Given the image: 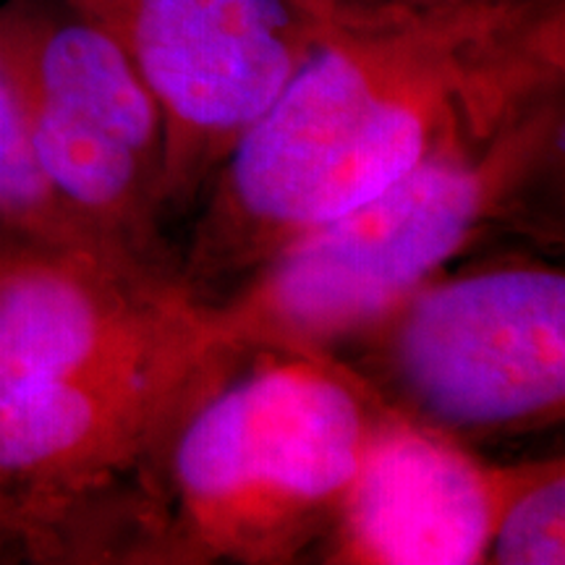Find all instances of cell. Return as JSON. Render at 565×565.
Listing matches in <instances>:
<instances>
[{"label":"cell","mask_w":565,"mask_h":565,"mask_svg":"<svg viewBox=\"0 0 565 565\" xmlns=\"http://www.w3.org/2000/svg\"><path fill=\"white\" fill-rule=\"evenodd\" d=\"M387 406L466 445L565 412V275L536 259L445 273L353 341Z\"/></svg>","instance_id":"cell-5"},{"label":"cell","mask_w":565,"mask_h":565,"mask_svg":"<svg viewBox=\"0 0 565 565\" xmlns=\"http://www.w3.org/2000/svg\"><path fill=\"white\" fill-rule=\"evenodd\" d=\"M565 92V0H445L335 32L223 162L179 280L221 301L416 168Z\"/></svg>","instance_id":"cell-2"},{"label":"cell","mask_w":565,"mask_h":565,"mask_svg":"<svg viewBox=\"0 0 565 565\" xmlns=\"http://www.w3.org/2000/svg\"><path fill=\"white\" fill-rule=\"evenodd\" d=\"M0 68L61 200L131 259L179 273L160 113L121 45L68 0H3Z\"/></svg>","instance_id":"cell-6"},{"label":"cell","mask_w":565,"mask_h":565,"mask_svg":"<svg viewBox=\"0 0 565 565\" xmlns=\"http://www.w3.org/2000/svg\"><path fill=\"white\" fill-rule=\"evenodd\" d=\"M121 45L162 121L166 221L200 207L223 162L324 32L291 0H68Z\"/></svg>","instance_id":"cell-7"},{"label":"cell","mask_w":565,"mask_h":565,"mask_svg":"<svg viewBox=\"0 0 565 565\" xmlns=\"http://www.w3.org/2000/svg\"><path fill=\"white\" fill-rule=\"evenodd\" d=\"M291 3L320 26L324 38L335 32L366 30L424 6L416 0H291Z\"/></svg>","instance_id":"cell-11"},{"label":"cell","mask_w":565,"mask_h":565,"mask_svg":"<svg viewBox=\"0 0 565 565\" xmlns=\"http://www.w3.org/2000/svg\"><path fill=\"white\" fill-rule=\"evenodd\" d=\"M416 3H445V0H416Z\"/></svg>","instance_id":"cell-13"},{"label":"cell","mask_w":565,"mask_h":565,"mask_svg":"<svg viewBox=\"0 0 565 565\" xmlns=\"http://www.w3.org/2000/svg\"><path fill=\"white\" fill-rule=\"evenodd\" d=\"M494 565L565 563V463L563 456L529 461L494 524L487 561Z\"/></svg>","instance_id":"cell-10"},{"label":"cell","mask_w":565,"mask_h":565,"mask_svg":"<svg viewBox=\"0 0 565 565\" xmlns=\"http://www.w3.org/2000/svg\"><path fill=\"white\" fill-rule=\"evenodd\" d=\"M563 141L565 92L296 238L207 303L212 328L244 356L351 345L466 254L540 231L545 200L563 183Z\"/></svg>","instance_id":"cell-3"},{"label":"cell","mask_w":565,"mask_h":565,"mask_svg":"<svg viewBox=\"0 0 565 565\" xmlns=\"http://www.w3.org/2000/svg\"><path fill=\"white\" fill-rule=\"evenodd\" d=\"M529 461H484L456 437L383 406L362 466L315 561L479 565Z\"/></svg>","instance_id":"cell-8"},{"label":"cell","mask_w":565,"mask_h":565,"mask_svg":"<svg viewBox=\"0 0 565 565\" xmlns=\"http://www.w3.org/2000/svg\"><path fill=\"white\" fill-rule=\"evenodd\" d=\"M383 406L338 353H249L175 437L154 565L309 561L341 513Z\"/></svg>","instance_id":"cell-4"},{"label":"cell","mask_w":565,"mask_h":565,"mask_svg":"<svg viewBox=\"0 0 565 565\" xmlns=\"http://www.w3.org/2000/svg\"><path fill=\"white\" fill-rule=\"evenodd\" d=\"M34 257H53V254L38 252V249H32V246L21 244L17 236H11V233L0 225V278H3L6 273L17 270L19 265L30 263V259H34Z\"/></svg>","instance_id":"cell-12"},{"label":"cell","mask_w":565,"mask_h":565,"mask_svg":"<svg viewBox=\"0 0 565 565\" xmlns=\"http://www.w3.org/2000/svg\"><path fill=\"white\" fill-rule=\"evenodd\" d=\"M244 353L179 273L34 257L0 278V563L152 565L175 437Z\"/></svg>","instance_id":"cell-1"},{"label":"cell","mask_w":565,"mask_h":565,"mask_svg":"<svg viewBox=\"0 0 565 565\" xmlns=\"http://www.w3.org/2000/svg\"><path fill=\"white\" fill-rule=\"evenodd\" d=\"M0 225L21 244L53 257L141 265L92 228L42 175L3 68H0Z\"/></svg>","instance_id":"cell-9"}]
</instances>
